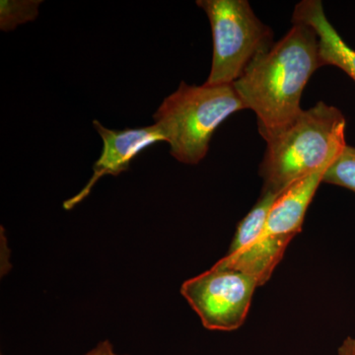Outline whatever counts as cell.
I'll use <instances>...</instances> for the list:
<instances>
[{
  "instance_id": "1",
  "label": "cell",
  "mask_w": 355,
  "mask_h": 355,
  "mask_svg": "<svg viewBox=\"0 0 355 355\" xmlns=\"http://www.w3.org/2000/svg\"><path fill=\"white\" fill-rule=\"evenodd\" d=\"M320 67L323 64L317 33L309 25L296 22L233 83L246 108L256 114L259 132L266 142L302 114L303 91Z\"/></svg>"
},
{
  "instance_id": "2",
  "label": "cell",
  "mask_w": 355,
  "mask_h": 355,
  "mask_svg": "<svg viewBox=\"0 0 355 355\" xmlns=\"http://www.w3.org/2000/svg\"><path fill=\"white\" fill-rule=\"evenodd\" d=\"M345 128L342 112L324 102L303 110L291 127L266 141L259 170L263 191L282 195L299 180L328 168L347 146Z\"/></svg>"
},
{
  "instance_id": "3",
  "label": "cell",
  "mask_w": 355,
  "mask_h": 355,
  "mask_svg": "<svg viewBox=\"0 0 355 355\" xmlns=\"http://www.w3.org/2000/svg\"><path fill=\"white\" fill-rule=\"evenodd\" d=\"M247 109L233 84L189 85L184 81L159 107L154 125L184 164H198L209 153L212 135L231 114Z\"/></svg>"
},
{
  "instance_id": "4",
  "label": "cell",
  "mask_w": 355,
  "mask_h": 355,
  "mask_svg": "<svg viewBox=\"0 0 355 355\" xmlns=\"http://www.w3.org/2000/svg\"><path fill=\"white\" fill-rule=\"evenodd\" d=\"M211 26L214 58L207 85L233 84L257 58L272 48L273 31L247 0H198Z\"/></svg>"
},
{
  "instance_id": "5",
  "label": "cell",
  "mask_w": 355,
  "mask_h": 355,
  "mask_svg": "<svg viewBox=\"0 0 355 355\" xmlns=\"http://www.w3.org/2000/svg\"><path fill=\"white\" fill-rule=\"evenodd\" d=\"M258 282L251 275L214 265L186 280L181 293L210 331L238 330L246 321Z\"/></svg>"
},
{
  "instance_id": "6",
  "label": "cell",
  "mask_w": 355,
  "mask_h": 355,
  "mask_svg": "<svg viewBox=\"0 0 355 355\" xmlns=\"http://www.w3.org/2000/svg\"><path fill=\"white\" fill-rule=\"evenodd\" d=\"M328 168L299 180L284 191L273 203L265 230L251 247L245 259L256 270L272 272L284 258L291 240L302 230L306 212Z\"/></svg>"
},
{
  "instance_id": "7",
  "label": "cell",
  "mask_w": 355,
  "mask_h": 355,
  "mask_svg": "<svg viewBox=\"0 0 355 355\" xmlns=\"http://www.w3.org/2000/svg\"><path fill=\"white\" fill-rule=\"evenodd\" d=\"M93 125L103 139L102 154L93 166L94 173L83 190L65 200L64 207L67 210L83 202L103 176H118L127 171L133 158L142 150L159 141H165L162 132L156 125L123 130H109L98 121H93Z\"/></svg>"
},
{
  "instance_id": "8",
  "label": "cell",
  "mask_w": 355,
  "mask_h": 355,
  "mask_svg": "<svg viewBox=\"0 0 355 355\" xmlns=\"http://www.w3.org/2000/svg\"><path fill=\"white\" fill-rule=\"evenodd\" d=\"M304 23L317 33L323 67L333 65L343 70L355 83V51L340 38L324 14L319 0H304L294 9L292 23Z\"/></svg>"
},
{
  "instance_id": "9",
  "label": "cell",
  "mask_w": 355,
  "mask_h": 355,
  "mask_svg": "<svg viewBox=\"0 0 355 355\" xmlns=\"http://www.w3.org/2000/svg\"><path fill=\"white\" fill-rule=\"evenodd\" d=\"M280 195L261 191L260 198L244 218L238 224L237 230L226 256H235L244 252L260 239L273 203Z\"/></svg>"
},
{
  "instance_id": "10",
  "label": "cell",
  "mask_w": 355,
  "mask_h": 355,
  "mask_svg": "<svg viewBox=\"0 0 355 355\" xmlns=\"http://www.w3.org/2000/svg\"><path fill=\"white\" fill-rule=\"evenodd\" d=\"M323 183L343 187L355 193V147L345 146L324 172Z\"/></svg>"
},
{
  "instance_id": "11",
  "label": "cell",
  "mask_w": 355,
  "mask_h": 355,
  "mask_svg": "<svg viewBox=\"0 0 355 355\" xmlns=\"http://www.w3.org/2000/svg\"><path fill=\"white\" fill-rule=\"evenodd\" d=\"M42 1L35 0H1L0 1V28L2 31L14 30L16 26L34 21L38 16V8Z\"/></svg>"
},
{
  "instance_id": "12",
  "label": "cell",
  "mask_w": 355,
  "mask_h": 355,
  "mask_svg": "<svg viewBox=\"0 0 355 355\" xmlns=\"http://www.w3.org/2000/svg\"><path fill=\"white\" fill-rule=\"evenodd\" d=\"M86 355H120L116 354L114 352L113 345L109 340H104V342L100 343L94 349L89 352ZM127 355V354H123Z\"/></svg>"
},
{
  "instance_id": "13",
  "label": "cell",
  "mask_w": 355,
  "mask_h": 355,
  "mask_svg": "<svg viewBox=\"0 0 355 355\" xmlns=\"http://www.w3.org/2000/svg\"><path fill=\"white\" fill-rule=\"evenodd\" d=\"M338 355H355V338L347 336L338 349Z\"/></svg>"
}]
</instances>
